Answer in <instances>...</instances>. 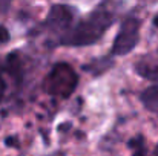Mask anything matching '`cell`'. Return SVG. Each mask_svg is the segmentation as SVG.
I'll return each instance as SVG.
<instances>
[{"mask_svg": "<svg viewBox=\"0 0 158 156\" xmlns=\"http://www.w3.org/2000/svg\"><path fill=\"white\" fill-rule=\"evenodd\" d=\"M114 23V14L105 8L95 9L88 18L80 22L63 40L68 46H88L97 43Z\"/></svg>", "mask_w": 158, "mask_h": 156, "instance_id": "1", "label": "cell"}, {"mask_svg": "<svg viewBox=\"0 0 158 156\" xmlns=\"http://www.w3.org/2000/svg\"><path fill=\"white\" fill-rule=\"evenodd\" d=\"M78 84V75L68 63L54 64L43 81V90L57 98H69Z\"/></svg>", "mask_w": 158, "mask_h": 156, "instance_id": "2", "label": "cell"}, {"mask_svg": "<svg viewBox=\"0 0 158 156\" xmlns=\"http://www.w3.org/2000/svg\"><path fill=\"white\" fill-rule=\"evenodd\" d=\"M138 38H140V20L135 17L126 18L121 23L118 34L112 43V54L117 57L129 54L137 46Z\"/></svg>", "mask_w": 158, "mask_h": 156, "instance_id": "3", "label": "cell"}, {"mask_svg": "<svg viewBox=\"0 0 158 156\" xmlns=\"http://www.w3.org/2000/svg\"><path fill=\"white\" fill-rule=\"evenodd\" d=\"M74 18V11L66 5H54L48 12L45 20V26H48L52 32H63L71 26Z\"/></svg>", "mask_w": 158, "mask_h": 156, "instance_id": "4", "label": "cell"}, {"mask_svg": "<svg viewBox=\"0 0 158 156\" xmlns=\"http://www.w3.org/2000/svg\"><path fill=\"white\" fill-rule=\"evenodd\" d=\"M140 100L149 112H152L154 115L158 116V84L149 86L148 89H144L141 92Z\"/></svg>", "mask_w": 158, "mask_h": 156, "instance_id": "5", "label": "cell"}, {"mask_svg": "<svg viewBox=\"0 0 158 156\" xmlns=\"http://www.w3.org/2000/svg\"><path fill=\"white\" fill-rule=\"evenodd\" d=\"M6 70L17 83L22 81V63H20V58H19V55L15 52L8 55V58H6Z\"/></svg>", "mask_w": 158, "mask_h": 156, "instance_id": "6", "label": "cell"}, {"mask_svg": "<svg viewBox=\"0 0 158 156\" xmlns=\"http://www.w3.org/2000/svg\"><path fill=\"white\" fill-rule=\"evenodd\" d=\"M129 149L132 150V155L134 156H146L148 150H146V144H144V139L141 136H135L129 141Z\"/></svg>", "mask_w": 158, "mask_h": 156, "instance_id": "7", "label": "cell"}, {"mask_svg": "<svg viewBox=\"0 0 158 156\" xmlns=\"http://www.w3.org/2000/svg\"><path fill=\"white\" fill-rule=\"evenodd\" d=\"M9 42V31L0 25V45H5Z\"/></svg>", "mask_w": 158, "mask_h": 156, "instance_id": "8", "label": "cell"}, {"mask_svg": "<svg viewBox=\"0 0 158 156\" xmlns=\"http://www.w3.org/2000/svg\"><path fill=\"white\" fill-rule=\"evenodd\" d=\"M5 89H6V84H5L3 77L0 75V101H2V98H3V95H5Z\"/></svg>", "mask_w": 158, "mask_h": 156, "instance_id": "9", "label": "cell"}, {"mask_svg": "<svg viewBox=\"0 0 158 156\" xmlns=\"http://www.w3.org/2000/svg\"><path fill=\"white\" fill-rule=\"evenodd\" d=\"M154 156H158V144H157V147H155V150H154Z\"/></svg>", "mask_w": 158, "mask_h": 156, "instance_id": "10", "label": "cell"}, {"mask_svg": "<svg viewBox=\"0 0 158 156\" xmlns=\"http://www.w3.org/2000/svg\"><path fill=\"white\" fill-rule=\"evenodd\" d=\"M154 23H155V25H157V26H158V15H157V17H155V18H154Z\"/></svg>", "mask_w": 158, "mask_h": 156, "instance_id": "11", "label": "cell"}]
</instances>
